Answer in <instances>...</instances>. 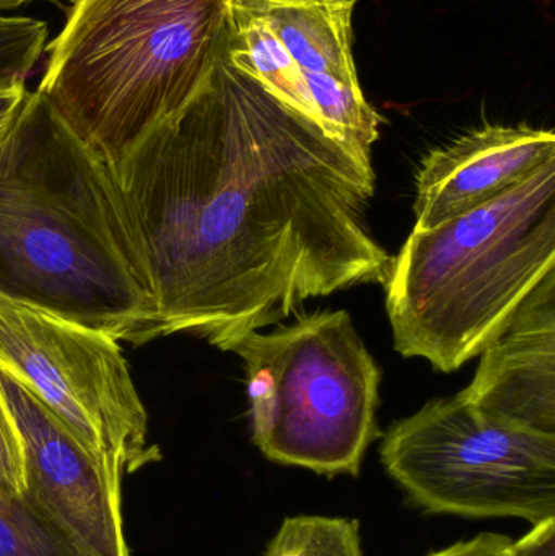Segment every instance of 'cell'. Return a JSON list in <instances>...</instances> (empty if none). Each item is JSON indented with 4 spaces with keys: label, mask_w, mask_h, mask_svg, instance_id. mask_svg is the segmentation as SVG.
<instances>
[{
    "label": "cell",
    "mask_w": 555,
    "mask_h": 556,
    "mask_svg": "<svg viewBox=\"0 0 555 556\" xmlns=\"http://www.w3.org/2000/svg\"><path fill=\"white\" fill-rule=\"evenodd\" d=\"M0 556H88L22 496L0 495Z\"/></svg>",
    "instance_id": "obj_15"
},
{
    "label": "cell",
    "mask_w": 555,
    "mask_h": 556,
    "mask_svg": "<svg viewBox=\"0 0 555 556\" xmlns=\"http://www.w3.org/2000/svg\"><path fill=\"white\" fill-rule=\"evenodd\" d=\"M7 7H9V0H0V12H3Z\"/></svg>",
    "instance_id": "obj_21"
},
{
    "label": "cell",
    "mask_w": 555,
    "mask_h": 556,
    "mask_svg": "<svg viewBox=\"0 0 555 556\" xmlns=\"http://www.w3.org/2000/svg\"><path fill=\"white\" fill-rule=\"evenodd\" d=\"M0 389L23 446L22 498L88 556H130L114 460L88 454L54 415L0 371Z\"/></svg>",
    "instance_id": "obj_8"
},
{
    "label": "cell",
    "mask_w": 555,
    "mask_h": 556,
    "mask_svg": "<svg viewBox=\"0 0 555 556\" xmlns=\"http://www.w3.org/2000/svg\"><path fill=\"white\" fill-rule=\"evenodd\" d=\"M36 91L111 169L207 80L230 0H68Z\"/></svg>",
    "instance_id": "obj_4"
},
{
    "label": "cell",
    "mask_w": 555,
    "mask_h": 556,
    "mask_svg": "<svg viewBox=\"0 0 555 556\" xmlns=\"http://www.w3.org/2000/svg\"><path fill=\"white\" fill-rule=\"evenodd\" d=\"M479 356L458 397L502 427L555 438V270Z\"/></svg>",
    "instance_id": "obj_9"
},
{
    "label": "cell",
    "mask_w": 555,
    "mask_h": 556,
    "mask_svg": "<svg viewBox=\"0 0 555 556\" xmlns=\"http://www.w3.org/2000/svg\"><path fill=\"white\" fill-rule=\"evenodd\" d=\"M0 371L91 456L124 472L159 457L123 349L108 333L0 294Z\"/></svg>",
    "instance_id": "obj_7"
},
{
    "label": "cell",
    "mask_w": 555,
    "mask_h": 556,
    "mask_svg": "<svg viewBox=\"0 0 555 556\" xmlns=\"http://www.w3.org/2000/svg\"><path fill=\"white\" fill-rule=\"evenodd\" d=\"M388 476L420 508L465 518H555V438L502 427L455 397L391 425Z\"/></svg>",
    "instance_id": "obj_6"
},
{
    "label": "cell",
    "mask_w": 555,
    "mask_h": 556,
    "mask_svg": "<svg viewBox=\"0 0 555 556\" xmlns=\"http://www.w3.org/2000/svg\"><path fill=\"white\" fill-rule=\"evenodd\" d=\"M45 20L0 13V84H26L48 42Z\"/></svg>",
    "instance_id": "obj_16"
},
{
    "label": "cell",
    "mask_w": 555,
    "mask_h": 556,
    "mask_svg": "<svg viewBox=\"0 0 555 556\" xmlns=\"http://www.w3.org/2000/svg\"><path fill=\"white\" fill-rule=\"evenodd\" d=\"M310 98L325 129L336 139L370 150L380 137L381 117L361 87H349L328 74H303Z\"/></svg>",
    "instance_id": "obj_13"
},
{
    "label": "cell",
    "mask_w": 555,
    "mask_h": 556,
    "mask_svg": "<svg viewBox=\"0 0 555 556\" xmlns=\"http://www.w3.org/2000/svg\"><path fill=\"white\" fill-rule=\"evenodd\" d=\"M142 248L156 339L222 352L305 301L384 285L370 150L332 137L228 62L113 169Z\"/></svg>",
    "instance_id": "obj_1"
},
{
    "label": "cell",
    "mask_w": 555,
    "mask_h": 556,
    "mask_svg": "<svg viewBox=\"0 0 555 556\" xmlns=\"http://www.w3.org/2000/svg\"><path fill=\"white\" fill-rule=\"evenodd\" d=\"M295 317L230 350L244 363L254 444L283 466L357 476L380 434V368L348 311Z\"/></svg>",
    "instance_id": "obj_5"
},
{
    "label": "cell",
    "mask_w": 555,
    "mask_h": 556,
    "mask_svg": "<svg viewBox=\"0 0 555 556\" xmlns=\"http://www.w3.org/2000/svg\"><path fill=\"white\" fill-rule=\"evenodd\" d=\"M512 544L505 535L481 534L430 556H512Z\"/></svg>",
    "instance_id": "obj_18"
},
{
    "label": "cell",
    "mask_w": 555,
    "mask_h": 556,
    "mask_svg": "<svg viewBox=\"0 0 555 556\" xmlns=\"http://www.w3.org/2000/svg\"><path fill=\"white\" fill-rule=\"evenodd\" d=\"M266 556H362L358 522L321 516L287 518Z\"/></svg>",
    "instance_id": "obj_14"
},
{
    "label": "cell",
    "mask_w": 555,
    "mask_h": 556,
    "mask_svg": "<svg viewBox=\"0 0 555 556\" xmlns=\"http://www.w3.org/2000/svg\"><path fill=\"white\" fill-rule=\"evenodd\" d=\"M555 160L551 129L488 126L424 156L416 178V228L432 230L494 201Z\"/></svg>",
    "instance_id": "obj_10"
},
{
    "label": "cell",
    "mask_w": 555,
    "mask_h": 556,
    "mask_svg": "<svg viewBox=\"0 0 555 556\" xmlns=\"http://www.w3.org/2000/svg\"><path fill=\"white\" fill-rule=\"evenodd\" d=\"M28 91L26 84H0V143L15 124Z\"/></svg>",
    "instance_id": "obj_20"
},
{
    "label": "cell",
    "mask_w": 555,
    "mask_h": 556,
    "mask_svg": "<svg viewBox=\"0 0 555 556\" xmlns=\"http://www.w3.org/2000/svg\"><path fill=\"white\" fill-rule=\"evenodd\" d=\"M555 270V160L393 257L387 311L394 350L453 372L481 355Z\"/></svg>",
    "instance_id": "obj_3"
},
{
    "label": "cell",
    "mask_w": 555,
    "mask_h": 556,
    "mask_svg": "<svg viewBox=\"0 0 555 556\" xmlns=\"http://www.w3.org/2000/svg\"><path fill=\"white\" fill-rule=\"evenodd\" d=\"M0 399H3L2 389H0Z\"/></svg>",
    "instance_id": "obj_22"
},
{
    "label": "cell",
    "mask_w": 555,
    "mask_h": 556,
    "mask_svg": "<svg viewBox=\"0 0 555 556\" xmlns=\"http://www.w3.org/2000/svg\"><path fill=\"white\" fill-rule=\"evenodd\" d=\"M0 294L117 342L156 339L149 269L114 172L36 90L0 143Z\"/></svg>",
    "instance_id": "obj_2"
},
{
    "label": "cell",
    "mask_w": 555,
    "mask_h": 556,
    "mask_svg": "<svg viewBox=\"0 0 555 556\" xmlns=\"http://www.w3.org/2000/svg\"><path fill=\"white\" fill-rule=\"evenodd\" d=\"M23 492L25 470L22 440L15 420L7 407L5 399H0V495L16 498L22 496Z\"/></svg>",
    "instance_id": "obj_17"
},
{
    "label": "cell",
    "mask_w": 555,
    "mask_h": 556,
    "mask_svg": "<svg viewBox=\"0 0 555 556\" xmlns=\"http://www.w3.org/2000/svg\"><path fill=\"white\" fill-rule=\"evenodd\" d=\"M263 20L302 74H328L361 87L352 55L357 0H234Z\"/></svg>",
    "instance_id": "obj_11"
},
{
    "label": "cell",
    "mask_w": 555,
    "mask_h": 556,
    "mask_svg": "<svg viewBox=\"0 0 555 556\" xmlns=\"http://www.w3.org/2000/svg\"><path fill=\"white\" fill-rule=\"evenodd\" d=\"M222 51L238 71L250 75L274 97L323 126L310 98L305 78L289 52L263 20L234 0H230L228 9Z\"/></svg>",
    "instance_id": "obj_12"
},
{
    "label": "cell",
    "mask_w": 555,
    "mask_h": 556,
    "mask_svg": "<svg viewBox=\"0 0 555 556\" xmlns=\"http://www.w3.org/2000/svg\"><path fill=\"white\" fill-rule=\"evenodd\" d=\"M512 556H555V518L533 526L530 534L512 544Z\"/></svg>",
    "instance_id": "obj_19"
}]
</instances>
